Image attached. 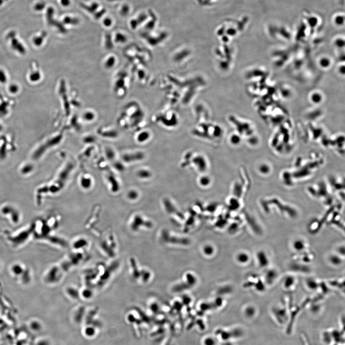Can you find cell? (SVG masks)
Segmentation results:
<instances>
[{"label":"cell","instance_id":"1","mask_svg":"<svg viewBox=\"0 0 345 345\" xmlns=\"http://www.w3.org/2000/svg\"><path fill=\"white\" fill-rule=\"evenodd\" d=\"M273 317L278 324L283 325L287 323L289 319L288 310L285 306H275L271 310Z\"/></svg>","mask_w":345,"mask_h":345},{"label":"cell","instance_id":"2","mask_svg":"<svg viewBox=\"0 0 345 345\" xmlns=\"http://www.w3.org/2000/svg\"><path fill=\"white\" fill-rule=\"evenodd\" d=\"M256 258L257 264L261 268H267L269 264V259L267 253L263 250H260L256 253Z\"/></svg>","mask_w":345,"mask_h":345},{"label":"cell","instance_id":"3","mask_svg":"<svg viewBox=\"0 0 345 345\" xmlns=\"http://www.w3.org/2000/svg\"><path fill=\"white\" fill-rule=\"evenodd\" d=\"M278 277V273L275 269H268L265 273L264 276V282L266 285H272L277 280Z\"/></svg>","mask_w":345,"mask_h":345},{"label":"cell","instance_id":"4","mask_svg":"<svg viewBox=\"0 0 345 345\" xmlns=\"http://www.w3.org/2000/svg\"><path fill=\"white\" fill-rule=\"evenodd\" d=\"M192 162L198 171L201 172L206 171L208 164L204 156L200 155L195 156Z\"/></svg>","mask_w":345,"mask_h":345},{"label":"cell","instance_id":"5","mask_svg":"<svg viewBox=\"0 0 345 345\" xmlns=\"http://www.w3.org/2000/svg\"><path fill=\"white\" fill-rule=\"evenodd\" d=\"M292 246L294 249L298 252H305L308 248L307 243L303 240L300 239L296 240L294 241L292 244Z\"/></svg>","mask_w":345,"mask_h":345},{"label":"cell","instance_id":"6","mask_svg":"<svg viewBox=\"0 0 345 345\" xmlns=\"http://www.w3.org/2000/svg\"><path fill=\"white\" fill-rule=\"evenodd\" d=\"M296 282L295 277L291 275L286 276L283 280V287L287 290H291L295 286Z\"/></svg>","mask_w":345,"mask_h":345},{"label":"cell","instance_id":"7","mask_svg":"<svg viewBox=\"0 0 345 345\" xmlns=\"http://www.w3.org/2000/svg\"><path fill=\"white\" fill-rule=\"evenodd\" d=\"M257 310L254 306L249 305L245 309V315L248 319H253L257 314Z\"/></svg>","mask_w":345,"mask_h":345},{"label":"cell","instance_id":"8","mask_svg":"<svg viewBox=\"0 0 345 345\" xmlns=\"http://www.w3.org/2000/svg\"><path fill=\"white\" fill-rule=\"evenodd\" d=\"M328 260L331 264H332L333 265L337 266L340 265L342 262V257H341V256H339L337 254H332L331 256H329Z\"/></svg>","mask_w":345,"mask_h":345},{"label":"cell","instance_id":"9","mask_svg":"<svg viewBox=\"0 0 345 345\" xmlns=\"http://www.w3.org/2000/svg\"><path fill=\"white\" fill-rule=\"evenodd\" d=\"M12 41H11L12 46L14 49H17L18 52H20L21 53H24L25 52L24 47H23L22 44L19 42V41L15 38H13Z\"/></svg>","mask_w":345,"mask_h":345},{"label":"cell","instance_id":"10","mask_svg":"<svg viewBox=\"0 0 345 345\" xmlns=\"http://www.w3.org/2000/svg\"><path fill=\"white\" fill-rule=\"evenodd\" d=\"M199 183L202 187H208L211 183V179L208 176H203L199 178Z\"/></svg>","mask_w":345,"mask_h":345},{"label":"cell","instance_id":"11","mask_svg":"<svg viewBox=\"0 0 345 345\" xmlns=\"http://www.w3.org/2000/svg\"><path fill=\"white\" fill-rule=\"evenodd\" d=\"M306 285L309 289L311 290H315L319 287L320 283L313 279H309L306 280Z\"/></svg>","mask_w":345,"mask_h":345},{"label":"cell","instance_id":"12","mask_svg":"<svg viewBox=\"0 0 345 345\" xmlns=\"http://www.w3.org/2000/svg\"><path fill=\"white\" fill-rule=\"evenodd\" d=\"M237 259L240 263L245 264L249 261V256L246 253H242L238 254Z\"/></svg>","mask_w":345,"mask_h":345},{"label":"cell","instance_id":"13","mask_svg":"<svg viewBox=\"0 0 345 345\" xmlns=\"http://www.w3.org/2000/svg\"><path fill=\"white\" fill-rule=\"evenodd\" d=\"M333 339L332 336L331 332H330L325 331L323 334V340L326 344H330Z\"/></svg>","mask_w":345,"mask_h":345},{"label":"cell","instance_id":"14","mask_svg":"<svg viewBox=\"0 0 345 345\" xmlns=\"http://www.w3.org/2000/svg\"><path fill=\"white\" fill-rule=\"evenodd\" d=\"M40 73L38 71L33 72L29 75L30 81L32 82L38 81L40 78Z\"/></svg>","mask_w":345,"mask_h":345},{"label":"cell","instance_id":"15","mask_svg":"<svg viewBox=\"0 0 345 345\" xmlns=\"http://www.w3.org/2000/svg\"><path fill=\"white\" fill-rule=\"evenodd\" d=\"M312 100L314 103H319L321 101L322 96L321 95L317 93H314L312 96Z\"/></svg>","mask_w":345,"mask_h":345},{"label":"cell","instance_id":"16","mask_svg":"<svg viewBox=\"0 0 345 345\" xmlns=\"http://www.w3.org/2000/svg\"><path fill=\"white\" fill-rule=\"evenodd\" d=\"M320 64L321 66L324 67V68H326V67L329 66V64H330V61L328 59L323 58L320 60Z\"/></svg>","mask_w":345,"mask_h":345},{"label":"cell","instance_id":"17","mask_svg":"<svg viewBox=\"0 0 345 345\" xmlns=\"http://www.w3.org/2000/svg\"><path fill=\"white\" fill-rule=\"evenodd\" d=\"M7 81V76L5 72L2 70H0V82L6 83Z\"/></svg>","mask_w":345,"mask_h":345},{"label":"cell","instance_id":"18","mask_svg":"<svg viewBox=\"0 0 345 345\" xmlns=\"http://www.w3.org/2000/svg\"><path fill=\"white\" fill-rule=\"evenodd\" d=\"M9 90L11 93H16L19 90V88L15 84H11L9 87Z\"/></svg>","mask_w":345,"mask_h":345},{"label":"cell","instance_id":"19","mask_svg":"<svg viewBox=\"0 0 345 345\" xmlns=\"http://www.w3.org/2000/svg\"><path fill=\"white\" fill-rule=\"evenodd\" d=\"M43 40V37L42 35L40 37H36L35 38H34L33 39V42L36 45L39 46L42 44Z\"/></svg>","mask_w":345,"mask_h":345},{"label":"cell","instance_id":"20","mask_svg":"<svg viewBox=\"0 0 345 345\" xmlns=\"http://www.w3.org/2000/svg\"><path fill=\"white\" fill-rule=\"evenodd\" d=\"M230 141H231V144H238V143L239 142V139L236 137V136H233L231 138Z\"/></svg>","mask_w":345,"mask_h":345},{"label":"cell","instance_id":"21","mask_svg":"<svg viewBox=\"0 0 345 345\" xmlns=\"http://www.w3.org/2000/svg\"><path fill=\"white\" fill-rule=\"evenodd\" d=\"M44 6H45V4L43 3H38L36 5L35 8L37 11H40V10L43 9Z\"/></svg>","mask_w":345,"mask_h":345},{"label":"cell","instance_id":"22","mask_svg":"<svg viewBox=\"0 0 345 345\" xmlns=\"http://www.w3.org/2000/svg\"><path fill=\"white\" fill-rule=\"evenodd\" d=\"M214 341L212 338H207L205 341V345H214Z\"/></svg>","mask_w":345,"mask_h":345},{"label":"cell","instance_id":"23","mask_svg":"<svg viewBox=\"0 0 345 345\" xmlns=\"http://www.w3.org/2000/svg\"><path fill=\"white\" fill-rule=\"evenodd\" d=\"M204 251L206 254H211V253H213V249L211 247L207 246L205 248Z\"/></svg>","mask_w":345,"mask_h":345},{"label":"cell","instance_id":"24","mask_svg":"<svg viewBox=\"0 0 345 345\" xmlns=\"http://www.w3.org/2000/svg\"><path fill=\"white\" fill-rule=\"evenodd\" d=\"M129 197L130 199H135L137 197V193L135 191H131L129 194Z\"/></svg>","mask_w":345,"mask_h":345},{"label":"cell","instance_id":"25","mask_svg":"<svg viewBox=\"0 0 345 345\" xmlns=\"http://www.w3.org/2000/svg\"><path fill=\"white\" fill-rule=\"evenodd\" d=\"M1 3H2V1H1V0H0V5L1 4Z\"/></svg>","mask_w":345,"mask_h":345}]
</instances>
